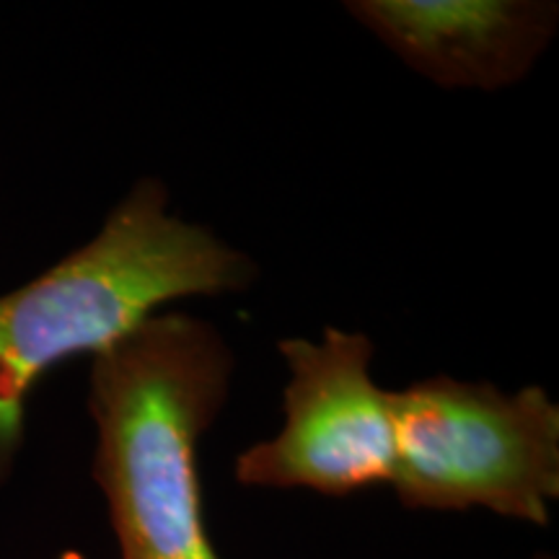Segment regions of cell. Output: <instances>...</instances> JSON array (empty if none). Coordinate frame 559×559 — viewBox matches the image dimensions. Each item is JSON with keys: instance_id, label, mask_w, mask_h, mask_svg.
Listing matches in <instances>:
<instances>
[{"instance_id": "4", "label": "cell", "mask_w": 559, "mask_h": 559, "mask_svg": "<svg viewBox=\"0 0 559 559\" xmlns=\"http://www.w3.org/2000/svg\"><path fill=\"white\" fill-rule=\"evenodd\" d=\"M277 353L290 368L283 391L285 425L275 438L236 459V481L262 489H311L347 498L391 485L396 432L391 391L370 376L368 334L324 330L321 342L283 340Z\"/></svg>"}, {"instance_id": "3", "label": "cell", "mask_w": 559, "mask_h": 559, "mask_svg": "<svg viewBox=\"0 0 559 559\" xmlns=\"http://www.w3.org/2000/svg\"><path fill=\"white\" fill-rule=\"evenodd\" d=\"M396 469L409 510L485 508L547 526L559 495V407L542 386L436 376L391 391Z\"/></svg>"}, {"instance_id": "5", "label": "cell", "mask_w": 559, "mask_h": 559, "mask_svg": "<svg viewBox=\"0 0 559 559\" xmlns=\"http://www.w3.org/2000/svg\"><path fill=\"white\" fill-rule=\"evenodd\" d=\"M345 9L419 75L479 91L526 79L559 16L557 3L534 0H349Z\"/></svg>"}, {"instance_id": "2", "label": "cell", "mask_w": 559, "mask_h": 559, "mask_svg": "<svg viewBox=\"0 0 559 559\" xmlns=\"http://www.w3.org/2000/svg\"><path fill=\"white\" fill-rule=\"evenodd\" d=\"M234 353L190 313L151 317L94 355V474L120 559H221L207 534L200 438L228 400Z\"/></svg>"}, {"instance_id": "1", "label": "cell", "mask_w": 559, "mask_h": 559, "mask_svg": "<svg viewBox=\"0 0 559 559\" xmlns=\"http://www.w3.org/2000/svg\"><path fill=\"white\" fill-rule=\"evenodd\" d=\"M257 264L213 230L169 213L164 181L143 177L94 239L0 296V485L24 443L26 402L47 370L99 355L156 309L247 290Z\"/></svg>"}]
</instances>
